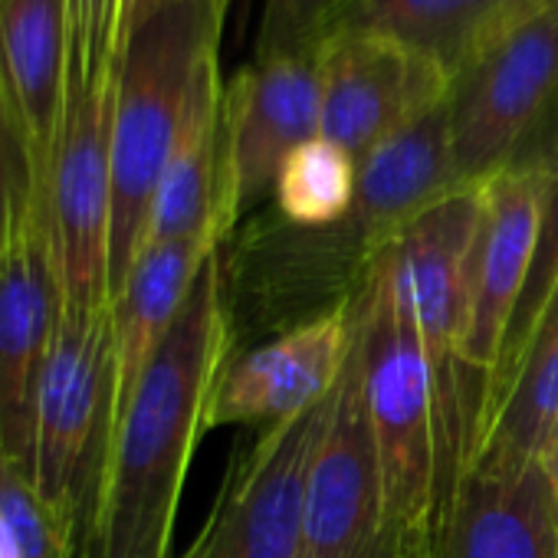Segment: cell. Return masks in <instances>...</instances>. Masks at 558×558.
<instances>
[{
	"label": "cell",
	"instance_id": "22",
	"mask_svg": "<svg viewBox=\"0 0 558 558\" xmlns=\"http://www.w3.org/2000/svg\"><path fill=\"white\" fill-rule=\"evenodd\" d=\"M551 158H555V184H551V194H548V207H545V220H542V230H538L535 256H532V266H529V276H525L519 306L512 313V323L506 329L499 362H496L489 381L483 385L476 417H473V430L493 414V408L502 401V395L509 391V385L515 381V375L529 362L538 339L558 323V151H551ZM473 430H470V437H473Z\"/></svg>",
	"mask_w": 558,
	"mask_h": 558
},
{
	"label": "cell",
	"instance_id": "5",
	"mask_svg": "<svg viewBox=\"0 0 558 558\" xmlns=\"http://www.w3.org/2000/svg\"><path fill=\"white\" fill-rule=\"evenodd\" d=\"M483 217V191L457 187L408 220L395 236L372 250V266L391 300L404 310L430 359L444 414L453 434L470 444L480 388L460 365L466 326L470 259Z\"/></svg>",
	"mask_w": 558,
	"mask_h": 558
},
{
	"label": "cell",
	"instance_id": "18",
	"mask_svg": "<svg viewBox=\"0 0 558 558\" xmlns=\"http://www.w3.org/2000/svg\"><path fill=\"white\" fill-rule=\"evenodd\" d=\"M450 191L457 187L447 96L440 106L388 135L359 161L355 204L345 220L362 233L368 250H375Z\"/></svg>",
	"mask_w": 558,
	"mask_h": 558
},
{
	"label": "cell",
	"instance_id": "17",
	"mask_svg": "<svg viewBox=\"0 0 558 558\" xmlns=\"http://www.w3.org/2000/svg\"><path fill=\"white\" fill-rule=\"evenodd\" d=\"M66 0H0V83L24 129L44 194L66 119Z\"/></svg>",
	"mask_w": 558,
	"mask_h": 558
},
{
	"label": "cell",
	"instance_id": "16",
	"mask_svg": "<svg viewBox=\"0 0 558 558\" xmlns=\"http://www.w3.org/2000/svg\"><path fill=\"white\" fill-rule=\"evenodd\" d=\"M217 57L220 50L210 53L194 76L187 109L151 204L142 250L207 230L227 236L236 220L227 174V122Z\"/></svg>",
	"mask_w": 558,
	"mask_h": 558
},
{
	"label": "cell",
	"instance_id": "30",
	"mask_svg": "<svg viewBox=\"0 0 558 558\" xmlns=\"http://www.w3.org/2000/svg\"><path fill=\"white\" fill-rule=\"evenodd\" d=\"M0 558H21L17 542H14V535H11V529H8L4 515H0Z\"/></svg>",
	"mask_w": 558,
	"mask_h": 558
},
{
	"label": "cell",
	"instance_id": "32",
	"mask_svg": "<svg viewBox=\"0 0 558 558\" xmlns=\"http://www.w3.org/2000/svg\"><path fill=\"white\" fill-rule=\"evenodd\" d=\"M398 558H437V555H434V542H424V545H417L414 551H408V555H398Z\"/></svg>",
	"mask_w": 558,
	"mask_h": 558
},
{
	"label": "cell",
	"instance_id": "20",
	"mask_svg": "<svg viewBox=\"0 0 558 558\" xmlns=\"http://www.w3.org/2000/svg\"><path fill=\"white\" fill-rule=\"evenodd\" d=\"M502 4L506 0H352L329 34H362L395 44L434 63L453 86Z\"/></svg>",
	"mask_w": 558,
	"mask_h": 558
},
{
	"label": "cell",
	"instance_id": "21",
	"mask_svg": "<svg viewBox=\"0 0 558 558\" xmlns=\"http://www.w3.org/2000/svg\"><path fill=\"white\" fill-rule=\"evenodd\" d=\"M558 437V323L538 339L529 362L473 430L460 466L519 470L545 460Z\"/></svg>",
	"mask_w": 558,
	"mask_h": 558
},
{
	"label": "cell",
	"instance_id": "4",
	"mask_svg": "<svg viewBox=\"0 0 558 558\" xmlns=\"http://www.w3.org/2000/svg\"><path fill=\"white\" fill-rule=\"evenodd\" d=\"M112 427V306L96 313L60 310L37 395L34 483L73 529L83 558H99Z\"/></svg>",
	"mask_w": 558,
	"mask_h": 558
},
{
	"label": "cell",
	"instance_id": "8",
	"mask_svg": "<svg viewBox=\"0 0 558 558\" xmlns=\"http://www.w3.org/2000/svg\"><path fill=\"white\" fill-rule=\"evenodd\" d=\"M329 398L269 424L243 457H233L210 519L181 558H303L306 483Z\"/></svg>",
	"mask_w": 558,
	"mask_h": 558
},
{
	"label": "cell",
	"instance_id": "11",
	"mask_svg": "<svg viewBox=\"0 0 558 558\" xmlns=\"http://www.w3.org/2000/svg\"><path fill=\"white\" fill-rule=\"evenodd\" d=\"M227 174L236 217L276 187L283 161L319 138V47L290 53H253L223 86Z\"/></svg>",
	"mask_w": 558,
	"mask_h": 558
},
{
	"label": "cell",
	"instance_id": "6",
	"mask_svg": "<svg viewBox=\"0 0 558 558\" xmlns=\"http://www.w3.org/2000/svg\"><path fill=\"white\" fill-rule=\"evenodd\" d=\"M558 99V11L480 50L450 86L453 187H476L515 155Z\"/></svg>",
	"mask_w": 558,
	"mask_h": 558
},
{
	"label": "cell",
	"instance_id": "23",
	"mask_svg": "<svg viewBox=\"0 0 558 558\" xmlns=\"http://www.w3.org/2000/svg\"><path fill=\"white\" fill-rule=\"evenodd\" d=\"M359 161L329 138L300 145L276 174V204L300 227H329L349 217L355 204Z\"/></svg>",
	"mask_w": 558,
	"mask_h": 558
},
{
	"label": "cell",
	"instance_id": "26",
	"mask_svg": "<svg viewBox=\"0 0 558 558\" xmlns=\"http://www.w3.org/2000/svg\"><path fill=\"white\" fill-rule=\"evenodd\" d=\"M37 217H44V191L37 184L17 112L8 99L4 83H0V253Z\"/></svg>",
	"mask_w": 558,
	"mask_h": 558
},
{
	"label": "cell",
	"instance_id": "1",
	"mask_svg": "<svg viewBox=\"0 0 558 558\" xmlns=\"http://www.w3.org/2000/svg\"><path fill=\"white\" fill-rule=\"evenodd\" d=\"M230 352L217 253L122 411L99 515V558H168L184 476Z\"/></svg>",
	"mask_w": 558,
	"mask_h": 558
},
{
	"label": "cell",
	"instance_id": "9",
	"mask_svg": "<svg viewBox=\"0 0 558 558\" xmlns=\"http://www.w3.org/2000/svg\"><path fill=\"white\" fill-rule=\"evenodd\" d=\"M551 184V155H515L480 184L483 217L470 259L466 326L460 339V365L480 395L499 362L506 329L519 306Z\"/></svg>",
	"mask_w": 558,
	"mask_h": 558
},
{
	"label": "cell",
	"instance_id": "10",
	"mask_svg": "<svg viewBox=\"0 0 558 558\" xmlns=\"http://www.w3.org/2000/svg\"><path fill=\"white\" fill-rule=\"evenodd\" d=\"M388 551L385 486L362 391V362L352 349L329 398L323 437L306 483L303 558H381Z\"/></svg>",
	"mask_w": 558,
	"mask_h": 558
},
{
	"label": "cell",
	"instance_id": "13",
	"mask_svg": "<svg viewBox=\"0 0 558 558\" xmlns=\"http://www.w3.org/2000/svg\"><path fill=\"white\" fill-rule=\"evenodd\" d=\"M60 283L47 220L37 217L0 253V453L34 480L37 395L60 323Z\"/></svg>",
	"mask_w": 558,
	"mask_h": 558
},
{
	"label": "cell",
	"instance_id": "7",
	"mask_svg": "<svg viewBox=\"0 0 558 558\" xmlns=\"http://www.w3.org/2000/svg\"><path fill=\"white\" fill-rule=\"evenodd\" d=\"M112 109L116 83L66 106L50 165L44 217L63 310L96 313L109 303L112 230Z\"/></svg>",
	"mask_w": 558,
	"mask_h": 558
},
{
	"label": "cell",
	"instance_id": "3",
	"mask_svg": "<svg viewBox=\"0 0 558 558\" xmlns=\"http://www.w3.org/2000/svg\"><path fill=\"white\" fill-rule=\"evenodd\" d=\"M230 0H191L148 21L119 53L112 109L109 303L142 253L151 204L171 158L201 63L220 50Z\"/></svg>",
	"mask_w": 558,
	"mask_h": 558
},
{
	"label": "cell",
	"instance_id": "31",
	"mask_svg": "<svg viewBox=\"0 0 558 558\" xmlns=\"http://www.w3.org/2000/svg\"><path fill=\"white\" fill-rule=\"evenodd\" d=\"M545 466H548L551 486H555V493H558V437H555V444H551V450H548V457H545Z\"/></svg>",
	"mask_w": 558,
	"mask_h": 558
},
{
	"label": "cell",
	"instance_id": "25",
	"mask_svg": "<svg viewBox=\"0 0 558 558\" xmlns=\"http://www.w3.org/2000/svg\"><path fill=\"white\" fill-rule=\"evenodd\" d=\"M0 515H4L21 558H83L73 529L40 496L37 483L0 453Z\"/></svg>",
	"mask_w": 558,
	"mask_h": 558
},
{
	"label": "cell",
	"instance_id": "2",
	"mask_svg": "<svg viewBox=\"0 0 558 558\" xmlns=\"http://www.w3.org/2000/svg\"><path fill=\"white\" fill-rule=\"evenodd\" d=\"M352 316L381 463L388 551L408 555L437 532L463 460V440L444 414L421 336L375 272L352 303Z\"/></svg>",
	"mask_w": 558,
	"mask_h": 558
},
{
	"label": "cell",
	"instance_id": "29",
	"mask_svg": "<svg viewBox=\"0 0 558 558\" xmlns=\"http://www.w3.org/2000/svg\"><path fill=\"white\" fill-rule=\"evenodd\" d=\"M191 4V0H122V14H119V53L125 50V44L158 14Z\"/></svg>",
	"mask_w": 558,
	"mask_h": 558
},
{
	"label": "cell",
	"instance_id": "28",
	"mask_svg": "<svg viewBox=\"0 0 558 558\" xmlns=\"http://www.w3.org/2000/svg\"><path fill=\"white\" fill-rule=\"evenodd\" d=\"M548 11H558V0H506L502 11H499V17H496V21H493V27L486 31L483 44L476 47V53H480V50H486L493 40H499L506 31H512V27H519V24H525V21L538 17V14H548ZM476 53H473V57H476Z\"/></svg>",
	"mask_w": 558,
	"mask_h": 558
},
{
	"label": "cell",
	"instance_id": "33",
	"mask_svg": "<svg viewBox=\"0 0 558 558\" xmlns=\"http://www.w3.org/2000/svg\"><path fill=\"white\" fill-rule=\"evenodd\" d=\"M381 558H398V555H391V551H385V555H381Z\"/></svg>",
	"mask_w": 558,
	"mask_h": 558
},
{
	"label": "cell",
	"instance_id": "15",
	"mask_svg": "<svg viewBox=\"0 0 558 558\" xmlns=\"http://www.w3.org/2000/svg\"><path fill=\"white\" fill-rule=\"evenodd\" d=\"M430 542L437 558H558V493L545 460L460 466Z\"/></svg>",
	"mask_w": 558,
	"mask_h": 558
},
{
	"label": "cell",
	"instance_id": "24",
	"mask_svg": "<svg viewBox=\"0 0 558 558\" xmlns=\"http://www.w3.org/2000/svg\"><path fill=\"white\" fill-rule=\"evenodd\" d=\"M122 0H66V57L70 99L116 83L119 70Z\"/></svg>",
	"mask_w": 558,
	"mask_h": 558
},
{
	"label": "cell",
	"instance_id": "14",
	"mask_svg": "<svg viewBox=\"0 0 558 558\" xmlns=\"http://www.w3.org/2000/svg\"><path fill=\"white\" fill-rule=\"evenodd\" d=\"M352 336V303H342L269 345L227 362L210 398L207 430L253 421L276 424L313 411L336 391Z\"/></svg>",
	"mask_w": 558,
	"mask_h": 558
},
{
	"label": "cell",
	"instance_id": "27",
	"mask_svg": "<svg viewBox=\"0 0 558 558\" xmlns=\"http://www.w3.org/2000/svg\"><path fill=\"white\" fill-rule=\"evenodd\" d=\"M352 0H263L256 53L313 50Z\"/></svg>",
	"mask_w": 558,
	"mask_h": 558
},
{
	"label": "cell",
	"instance_id": "19",
	"mask_svg": "<svg viewBox=\"0 0 558 558\" xmlns=\"http://www.w3.org/2000/svg\"><path fill=\"white\" fill-rule=\"evenodd\" d=\"M223 233L207 230L171 243L145 246L112 300V368H116V424L129 408L148 362L184 306L201 266L220 250ZM116 434V427H112Z\"/></svg>",
	"mask_w": 558,
	"mask_h": 558
},
{
	"label": "cell",
	"instance_id": "12",
	"mask_svg": "<svg viewBox=\"0 0 558 558\" xmlns=\"http://www.w3.org/2000/svg\"><path fill=\"white\" fill-rule=\"evenodd\" d=\"M319 135L362 161L388 135L440 106L450 80L427 60L362 34H329L319 44Z\"/></svg>",
	"mask_w": 558,
	"mask_h": 558
}]
</instances>
